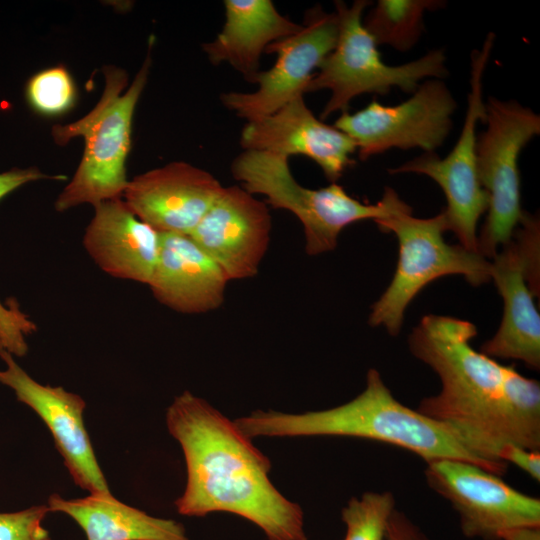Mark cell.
Segmentation results:
<instances>
[{"instance_id":"6da1fadb","label":"cell","mask_w":540,"mask_h":540,"mask_svg":"<svg viewBox=\"0 0 540 540\" xmlns=\"http://www.w3.org/2000/svg\"><path fill=\"white\" fill-rule=\"evenodd\" d=\"M166 425L186 463L185 490L174 502L179 514L233 513L268 540H307L302 508L274 486L270 459L235 421L186 390L168 407Z\"/></svg>"},{"instance_id":"7a4b0ae2","label":"cell","mask_w":540,"mask_h":540,"mask_svg":"<svg viewBox=\"0 0 540 540\" xmlns=\"http://www.w3.org/2000/svg\"><path fill=\"white\" fill-rule=\"evenodd\" d=\"M476 335L475 325L467 320L435 314L422 317L408 338L409 349L438 375L441 389L423 398L416 410L506 474L508 464L502 457L509 444L503 414L517 370L476 351L470 345Z\"/></svg>"},{"instance_id":"3957f363","label":"cell","mask_w":540,"mask_h":540,"mask_svg":"<svg viewBox=\"0 0 540 540\" xmlns=\"http://www.w3.org/2000/svg\"><path fill=\"white\" fill-rule=\"evenodd\" d=\"M234 421L251 439L260 436L353 437L406 449L426 463L456 459L499 476L505 474L469 452L444 426L399 402L374 368L366 374L364 390L342 405L300 414L256 410Z\"/></svg>"},{"instance_id":"277c9868","label":"cell","mask_w":540,"mask_h":540,"mask_svg":"<svg viewBox=\"0 0 540 540\" xmlns=\"http://www.w3.org/2000/svg\"><path fill=\"white\" fill-rule=\"evenodd\" d=\"M152 46L150 37L146 58L126 90V71L105 66V87L96 106L75 122L52 127V137L58 145L67 144L74 137L84 139L79 166L55 201L58 212L84 203L95 206L122 198L129 181L126 160L131 149L133 115L148 80Z\"/></svg>"},{"instance_id":"5b68a950","label":"cell","mask_w":540,"mask_h":540,"mask_svg":"<svg viewBox=\"0 0 540 540\" xmlns=\"http://www.w3.org/2000/svg\"><path fill=\"white\" fill-rule=\"evenodd\" d=\"M374 222L381 231L395 234L399 252L394 276L372 306L369 324L373 327L383 326L396 336L408 305L438 278L458 274L474 286L491 280V261L460 244L445 242L443 234L448 229L443 210L430 218L414 217L400 198L388 216Z\"/></svg>"},{"instance_id":"8992f818","label":"cell","mask_w":540,"mask_h":540,"mask_svg":"<svg viewBox=\"0 0 540 540\" xmlns=\"http://www.w3.org/2000/svg\"><path fill=\"white\" fill-rule=\"evenodd\" d=\"M289 158L264 151H243L233 160L231 173L249 193L263 195L273 208L291 212L301 222L308 255L332 251L347 226L390 214L399 195L386 187L376 204L363 203L337 183L311 189L293 177Z\"/></svg>"},{"instance_id":"52a82bcc","label":"cell","mask_w":540,"mask_h":540,"mask_svg":"<svg viewBox=\"0 0 540 540\" xmlns=\"http://www.w3.org/2000/svg\"><path fill=\"white\" fill-rule=\"evenodd\" d=\"M370 4L367 0H356L348 6L343 1H335L339 18L336 45L305 89V93L324 89L331 92L321 119L336 112H347L357 96L385 95L394 87L413 93L424 79H443L448 75L446 57L440 49L401 65L386 64L362 23L363 12Z\"/></svg>"},{"instance_id":"ba28073f","label":"cell","mask_w":540,"mask_h":540,"mask_svg":"<svg viewBox=\"0 0 540 540\" xmlns=\"http://www.w3.org/2000/svg\"><path fill=\"white\" fill-rule=\"evenodd\" d=\"M477 135L478 178L489 197L487 217L478 236V252L493 258L507 245L524 216L518 160L523 148L540 134V116L516 100L484 101Z\"/></svg>"},{"instance_id":"9c48e42d","label":"cell","mask_w":540,"mask_h":540,"mask_svg":"<svg viewBox=\"0 0 540 540\" xmlns=\"http://www.w3.org/2000/svg\"><path fill=\"white\" fill-rule=\"evenodd\" d=\"M495 35L488 33L481 48L471 52L470 90L467 110L459 138L452 150L439 158L435 152L420 155L398 167L391 174L425 175L443 190L447 206L443 209L447 229L464 248L478 252L477 225L488 210L489 197L482 188L477 171V123L484 119L483 76L494 46Z\"/></svg>"},{"instance_id":"30bf717a","label":"cell","mask_w":540,"mask_h":540,"mask_svg":"<svg viewBox=\"0 0 540 540\" xmlns=\"http://www.w3.org/2000/svg\"><path fill=\"white\" fill-rule=\"evenodd\" d=\"M456 109L443 79H427L402 103L388 106L374 99L355 113H341L333 126L354 141L361 160L395 148L429 153L450 134Z\"/></svg>"},{"instance_id":"8fae6325","label":"cell","mask_w":540,"mask_h":540,"mask_svg":"<svg viewBox=\"0 0 540 540\" xmlns=\"http://www.w3.org/2000/svg\"><path fill=\"white\" fill-rule=\"evenodd\" d=\"M539 220L526 214L511 241L491 262V279L503 299L495 335L481 346L490 358L515 359L540 368V316L534 303L538 287Z\"/></svg>"},{"instance_id":"7c38bea8","label":"cell","mask_w":540,"mask_h":540,"mask_svg":"<svg viewBox=\"0 0 540 540\" xmlns=\"http://www.w3.org/2000/svg\"><path fill=\"white\" fill-rule=\"evenodd\" d=\"M428 486L459 515L470 539L500 540L504 531L540 527V499L518 491L497 474L471 462L439 459L426 463Z\"/></svg>"},{"instance_id":"4fadbf2b","label":"cell","mask_w":540,"mask_h":540,"mask_svg":"<svg viewBox=\"0 0 540 540\" xmlns=\"http://www.w3.org/2000/svg\"><path fill=\"white\" fill-rule=\"evenodd\" d=\"M339 18L316 5L306 12L304 23L295 34L271 43L266 53L276 55L274 65L255 76L252 92H225L222 104L247 121L268 116L298 96L336 45Z\"/></svg>"},{"instance_id":"5bb4252c","label":"cell","mask_w":540,"mask_h":540,"mask_svg":"<svg viewBox=\"0 0 540 540\" xmlns=\"http://www.w3.org/2000/svg\"><path fill=\"white\" fill-rule=\"evenodd\" d=\"M0 359L6 366L0 370V384L44 421L75 484L90 494H111L85 428L83 398L61 386L40 384L3 349Z\"/></svg>"},{"instance_id":"9a60e30c","label":"cell","mask_w":540,"mask_h":540,"mask_svg":"<svg viewBox=\"0 0 540 540\" xmlns=\"http://www.w3.org/2000/svg\"><path fill=\"white\" fill-rule=\"evenodd\" d=\"M272 218L267 205L241 186L223 187L189 234L229 280L254 277L268 249Z\"/></svg>"},{"instance_id":"2e32d148","label":"cell","mask_w":540,"mask_h":540,"mask_svg":"<svg viewBox=\"0 0 540 540\" xmlns=\"http://www.w3.org/2000/svg\"><path fill=\"white\" fill-rule=\"evenodd\" d=\"M223 187L208 171L179 161L137 175L122 199L159 233L189 235Z\"/></svg>"},{"instance_id":"e0dca14e","label":"cell","mask_w":540,"mask_h":540,"mask_svg":"<svg viewBox=\"0 0 540 540\" xmlns=\"http://www.w3.org/2000/svg\"><path fill=\"white\" fill-rule=\"evenodd\" d=\"M243 151H264L289 158L305 156L314 161L331 182L355 164L354 141L318 119L298 96L276 112L247 121L240 135Z\"/></svg>"},{"instance_id":"ac0fdd59","label":"cell","mask_w":540,"mask_h":540,"mask_svg":"<svg viewBox=\"0 0 540 540\" xmlns=\"http://www.w3.org/2000/svg\"><path fill=\"white\" fill-rule=\"evenodd\" d=\"M87 226L83 245L105 273L149 283L157 264L161 234L139 219L122 198L100 202Z\"/></svg>"},{"instance_id":"d6986e66","label":"cell","mask_w":540,"mask_h":540,"mask_svg":"<svg viewBox=\"0 0 540 540\" xmlns=\"http://www.w3.org/2000/svg\"><path fill=\"white\" fill-rule=\"evenodd\" d=\"M160 251L148 283L153 296L184 314L219 308L230 281L224 270L186 234L160 233Z\"/></svg>"},{"instance_id":"ffe728a7","label":"cell","mask_w":540,"mask_h":540,"mask_svg":"<svg viewBox=\"0 0 540 540\" xmlns=\"http://www.w3.org/2000/svg\"><path fill=\"white\" fill-rule=\"evenodd\" d=\"M223 4L222 30L202 48L213 65L228 63L253 83L266 48L295 34L301 25L282 15L271 0H225Z\"/></svg>"},{"instance_id":"44dd1931","label":"cell","mask_w":540,"mask_h":540,"mask_svg":"<svg viewBox=\"0 0 540 540\" xmlns=\"http://www.w3.org/2000/svg\"><path fill=\"white\" fill-rule=\"evenodd\" d=\"M47 506L50 512L70 516L87 540H190L181 523L150 516L112 494H90L70 500L51 494Z\"/></svg>"},{"instance_id":"7402d4cb","label":"cell","mask_w":540,"mask_h":540,"mask_svg":"<svg viewBox=\"0 0 540 540\" xmlns=\"http://www.w3.org/2000/svg\"><path fill=\"white\" fill-rule=\"evenodd\" d=\"M445 5L440 0H379L362 20L376 45L410 50L424 31L426 12Z\"/></svg>"},{"instance_id":"603a6c76","label":"cell","mask_w":540,"mask_h":540,"mask_svg":"<svg viewBox=\"0 0 540 540\" xmlns=\"http://www.w3.org/2000/svg\"><path fill=\"white\" fill-rule=\"evenodd\" d=\"M503 424L509 446L540 451V384L518 371L508 389Z\"/></svg>"},{"instance_id":"cb8c5ba5","label":"cell","mask_w":540,"mask_h":540,"mask_svg":"<svg viewBox=\"0 0 540 540\" xmlns=\"http://www.w3.org/2000/svg\"><path fill=\"white\" fill-rule=\"evenodd\" d=\"M42 179L65 180L66 176H51L36 167L12 168L0 173V200L23 185ZM35 330V323L19 309L17 302L4 305L0 301V349L23 357L28 351L26 336Z\"/></svg>"},{"instance_id":"d4e9b609","label":"cell","mask_w":540,"mask_h":540,"mask_svg":"<svg viewBox=\"0 0 540 540\" xmlns=\"http://www.w3.org/2000/svg\"><path fill=\"white\" fill-rule=\"evenodd\" d=\"M395 509L396 500L390 491H367L360 497H351L341 511L346 525L344 540H386Z\"/></svg>"},{"instance_id":"484cf974","label":"cell","mask_w":540,"mask_h":540,"mask_svg":"<svg viewBox=\"0 0 540 540\" xmlns=\"http://www.w3.org/2000/svg\"><path fill=\"white\" fill-rule=\"evenodd\" d=\"M76 94L71 74L60 65L34 74L25 89L30 107L45 116H57L70 110L75 104Z\"/></svg>"},{"instance_id":"4316f807","label":"cell","mask_w":540,"mask_h":540,"mask_svg":"<svg viewBox=\"0 0 540 540\" xmlns=\"http://www.w3.org/2000/svg\"><path fill=\"white\" fill-rule=\"evenodd\" d=\"M47 505H37L16 512H0V540H51L42 522Z\"/></svg>"},{"instance_id":"83f0119b","label":"cell","mask_w":540,"mask_h":540,"mask_svg":"<svg viewBox=\"0 0 540 540\" xmlns=\"http://www.w3.org/2000/svg\"><path fill=\"white\" fill-rule=\"evenodd\" d=\"M386 540H432L406 513L395 509L386 533Z\"/></svg>"},{"instance_id":"f1b7e54d","label":"cell","mask_w":540,"mask_h":540,"mask_svg":"<svg viewBox=\"0 0 540 540\" xmlns=\"http://www.w3.org/2000/svg\"><path fill=\"white\" fill-rule=\"evenodd\" d=\"M503 461L513 464L528 474L533 480L540 481V451L518 446H509L503 453Z\"/></svg>"},{"instance_id":"f546056e","label":"cell","mask_w":540,"mask_h":540,"mask_svg":"<svg viewBox=\"0 0 540 540\" xmlns=\"http://www.w3.org/2000/svg\"><path fill=\"white\" fill-rule=\"evenodd\" d=\"M500 540H540V527H520L504 531Z\"/></svg>"}]
</instances>
